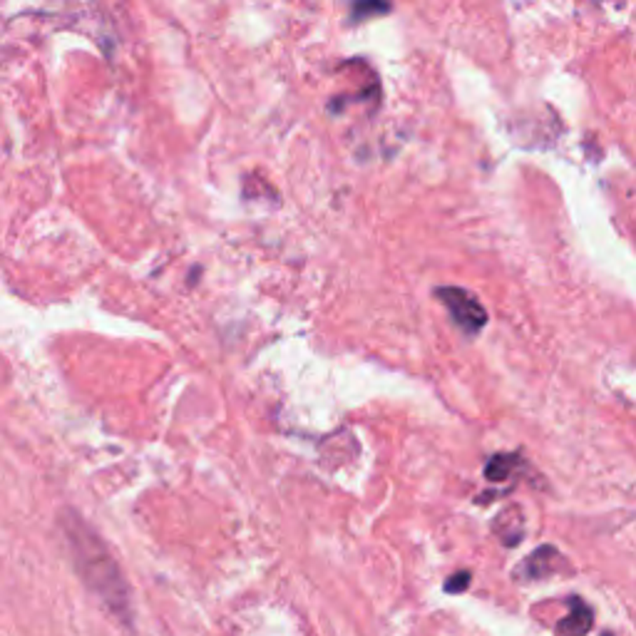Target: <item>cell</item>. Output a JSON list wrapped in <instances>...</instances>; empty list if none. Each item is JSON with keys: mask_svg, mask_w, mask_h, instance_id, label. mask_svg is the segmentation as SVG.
<instances>
[{"mask_svg": "<svg viewBox=\"0 0 636 636\" xmlns=\"http://www.w3.org/2000/svg\"><path fill=\"white\" fill-rule=\"evenodd\" d=\"M67 537H70L72 555L77 560V569H80L82 579L90 584V589L97 592V597L114 614L125 616L130 611V592H127V584L122 579V571L107 555V549L97 539V534L90 532L82 525V520H72V525L67 527Z\"/></svg>", "mask_w": 636, "mask_h": 636, "instance_id": "6da1fadb", "label": "cell"}, {"mask_svg": "<svg viewBox=\"0 0 636 636\" xmlns=\"http://www.w3.org/2000/svg\"><path fill=\"white\" fill-rule=\"evenodd\" d=\"M438 299L445 304V309L450 311V316L455 318V323L468 333V336H478L487 323V311L485 306L475 299L470 291L457 286H440L435 291Z\"/></svg>", "mask_w": 636, "mask_h": 636, "instance_id": "7a4b0ae2", "label": "cell"}, {"mask_svg": "<svg viewBox=\"0 0 636 636\" xmlns=\"http://www.w3.org/2000/svg\"><path fill=\"white\" fill-rule=\"evenodd\" d=\"M562 564H564V560H562L560 552H557L555 547L544 544V547H539L537 552H532V555L522 562L520 576H525V579H544V576L555 574Z\"/></svg>", "mask_w": 636, "mask_h": 636, "instance_id": "3957f363", "label": "cell"}, {"mask_svg": "<svg viewBox=\"0 0 636 636\" xmlns=\"http://www.w3.org/2000/svg\"><path fill=\"white\" fill-rule=\"evenodd\" d=\"M571 609L564 619L557 624V634L560 636H584L594 626V611L587 602H582L579 597L569 599Z\"/></svg>", "mask_w": 636, "mask_h": 636, "instance_id": "277c9868", "label": "cell"}, {"mask_svg": "<svg viewBox=\"0 0 636 636\" xmlns=\"http://www.w3.org/2000/svg\"><path fill=\"white\" fill-rule=\"evenodd\" d=\"M517 465H520V457L517 455H507V452L492 455L487 465H485V478H487L489 482H505Z\"/></svg>", "mask_w": 636, "mask_h": 636, "instance_id": "5b68a950", "label": "cell"}, {"mask_svg": "<svg viewBox=\"0 0 636 636\" xmlns=\"http://www.w3.org/2000/svg\"><path fill=\"white\" fill-rule=\"evenodd\" d=\"M368 13H391V6H381V3H363V6H356L351 13V20H363V15Z\"/></svg>", "mask_w": 636, "mask_h": 636, "instance_id": "8992f818", "label": "cell"}, {"mask_svg": "<svg viewBox=\"0 0 636 636\" xmlns=\"http://www.w3.org/2000/svg\"><path fill=\"white\" fill-rule=\"evenodd\" d=\"M470 584V571H460V574H452L445 582V592L455 594V592H465Z\"/></svg>", "mask_w": 636, "mask_h": 636, "instance_id": "52a82bcc", "label": "cell"}, {"mask_svg": "<svg viewBox=\"0 0 636 636\" xmlns=\"http://www.w3.org/2000/svg\"><path fill=\"white\" fill-rule=\"evenodd\" d=\"M602 636H614V634H611V631H604V634H602Z\"/></svg>", "mask_w": 636, "mask_h": 636, "instance_id": "ba28073f", "label": "cell"}]
</instances>
